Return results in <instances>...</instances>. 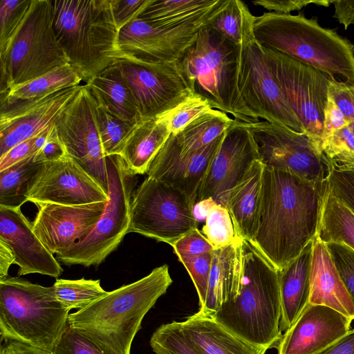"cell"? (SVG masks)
<instances>
[{"mask_svg":"<svg viewBox=\"0 0 354 354\" xmlns=\"http://www.w3.org/2000/svg\"><path fill=\"white\" fill-rule=\"evenodd\" d=\"M327 180L309 181L264 166L254 235L250 241L279 270L317 236Z\"/></svg>","mask_w":354,"mask_h":354,"instance_id":"1","label":"cell"},{"mask_svg":"<svg viewBox=\"0 0 354 354\" xmlns=\"http://www.w3.org/2000/svg\"><path fill=\"white\" fill-rule=\"evenodd\" d=\"M241 257L238 296L209 315L250 344L274 348L283 334L279 270L245 239L241 240Z\"/></svg>","mask_w":354,"mask_h":354,"instance_id":"2","label":"cell"},{"mask_svg":"<svg viewBox=\"0 0 354 354\" xmlns=\"http://www.w3.org/2000/svg\"><path fill=\"white\" fill-rule=\"evenodd\" d=\"M172 283L169 267L122 286L85 308L69 314L68 324L86 333L111 354H131V347L147 312Z\"/></svg>","mask_w":354,"mask_h":354,"instance_id":"3","label":"cell"},{"mask_svg":"<svg viewBox=\"0 0 354 354\" xmlns=\"http://www.w3.org/2000/svg\"><path fill=\"white\" fill-rule=\"evenodd\" d=\"M252 29L262 46L315 68L334 82L354 86V44L316 19L268 12L254 17Z\"/></svg>","mask_w":354,"mask_h":354,"instance_id":"4","label":"cell"},{"mask_svg":"<svg viewBox=\"0 0 354 354\" xmlns=\"http://www.w3.org/2000/svg\"><path fill=\"white\" fill-rule=\"evenodd\" d=\"M53 30L86 82L118 58L119 29L111 0H52Z\"/></svg>","mask_w":354,"mask_h":354,"instance_id":"5","label":"cell"},{"mask_svg":"<svg viewBox=\"0 0 354 354\" xmlns=\"http://www.w3.org/2000/svg\"><path fill=\"white\" fill-rule=\"evenodd\" d=\"M70 310L45 287L19 277L0 279V337L53 353Z\"/></svg>","mask_w":354,"mask_h":354,"instance_id":"6","label":"cell"},{"mask_svg":"<svg viewBox=\"0 0 354 354\" xmlns=\"http://www.w3.org/2000/svg\"><path fill=\"white\" fill-rule=\"evenodd\" d=\"M178 62L192 93L206 99L212 109L242 122H259L238 88L237 46L205 25Z\"/></svg>","mask_w":354,"mask_h":354,"instance_id":"7","label":"cell"},{"mask_svg":"<svg viewBox=\"0 0 354 354\" xmlns=\"http://www.w3.org/2000/svg\"><path fill=\"white\" fill-rule=\"evenodd\" d=\"M53 23L52 0H32L19 29L0 55L1 94L70 64Z\"/></svg>","mask_w":354,"mask_h":354,"instance_id":"8","label":"cell"},{"mask_svg":"<svg viewBox=\"0 0 354 354\" xmlns=\"http://www.w3.org/2000/svg\"><path fill=\"white\" fill-rule=\"evenodd\" d=\"M108 196L104 212L92 231L56 259L66 266H97L128 233L131 205L138 180L120 155L106 156Z\"/></svg>","mask_w":354,"mask_h":354,"instance_id":"9","label":"cell"},{"mask_svg":"<svg viewBox=\"0 0 354 354\" xmlns=\"http://www.w3.org/2000/svg\"><path fill=\"white\" fill-rule=\"evenodd\" d=\"M253 25L237 46L236 80L239 93L259 119L304 133L270 68L263 46L255 39Z\"/></svg>","mask_w":354,"mask_h":354,"instance_id":"10","label":"cell"},{"mask_svg":"<svg viewBox=\"0 0 354 354\" xmlns=\"http://www.w3.org/2000/svg\"><path fill=\"white\" fill-rule=\"evenodd\" d=\"M193 208L182 192L147 177L134 191L128 233H138L171 245L197 228Z\"/></svg>","mask_w":354,"mask_h":354,"instance_id":"11","label":"cell"},{"mask_svg":"<svg viewBox=\"0 0 354 354\" xmlns=\"http://www.w3.org/2000/svg\"><path fill=\"white\" fill-rule=\"evenodd\" d=\"M270 68L306 133L321 150L331 80L324 73L263 46Z\"/></svg>","mask_w":354,"mask_h":354,"instance_id":"12","label":"cell"},{"mask_svg":"<svg viewBox=\"0 0 354 354\" xmlns=\"http://www.w3.org/2000/svg\"><path fill=\"white\" fill-rule=\"evenodd\" d=\"M244 124L265 167L289 171L309 181L327 180L330 164L306 133L266 121Z\"/></svg>","mask_w":354,"mask_h":354,"instance_id":"13","label":"cell"},{"mask_svg":"<svg viewBox=\"0 0 354 354\" xmlns=\"http://www.w3.org/2000/svg\"><path fill=\"white\" fill-rule=\"evenodd\" d=\"M115 62L130 87L141 119L159 118L194 94L178 61L118 59Z\"/></svg>","mask_w":354,"mask_h":354,"instance_id":"14","label":"cell"},{"mask_svg":"<svg viewBox=\"0 0 354 354\" xmlns=\"http://www.w3.org/2000/svg\"><path fill=\"white\" fill-rule=\"evenodd\" d=\"M58 136L68 154L108 194V171L98 131L96 102L86 84L56 120Z\"/></svg>","mask_w":354,"mask_h":354,"instance_id":"15","label":"cell"},{"mask_svg":"<svg viewBox=\"0 0 354 354\" xmlns=\"http://www.w3.org/2000/svg\"><path fill=\"white\" fill-rule=\"evenodd\" d=\"M214 11L194 21L173 26L134 19L119 31L117 59L152 63L178 62L196 41L199 30L207 24Z\"/></svg>","mask_w":354,"mask_h":354,"instance_id":"16","label":"cell"},{"mask_svg":"<svg viewBox=\"0 0 354 354\" xmlns=\"http://www.w3.org/2000/svg\"><path fill=\"white\" fill-rule=\"evenodd\" d=\"M26 198L35 205H80L109 201L108 194L68 153L40 165Z\"/></svg>","mask_w":354,"mask_h":354,"instance_id":"17","label":"cell"},{"mask_svg":"<svg viewBox=\"0 0 354 354\" xmlns=\"http://www.w3.org/2000/svg\"><path fill=\"white\" fill-rule=\"evenodd\" d=\"M258 160L257 147L250 131L244 122L234 119L224 133L199 190L196 204L212 198L217 204L224 205L229 192Z\"/></svg>","mask_w":354,"mask_h":354,"instance_id":"18","label":"cell"},{"mask_svg":"<svg viewBox=\"0 0 354 354\" xmlns=\"http://www.w3.org/2000/svg\"><path fill=\"white\" fill-rule=\"evenodd\" d=\"M223 135L201 149L183 152L175 136L171 133L151 161L147 177L180 191L194 207Z\"/></svg>","mask_w":354,"mask_h":354,"instance_id":"19","label":"cell"},{"mask_svg":"<svg viewBox=\"0 0 354 354\" xmlns=\"http://www.w3.org/2000/svg\"><path fill=\"white\" fill-rule=\"evenodd\" d=\"M106 202L80 205L36 204L32 229L53 254L62 253L84 239L101 217Z\"/></svg>","mask_w":354,"mask_h":354,"instance_id":"20","label":"cell"},{"mask_svg":"<svg viewBox=\"0 0 354 354\" xmlns=\"http://www.w3.org/2000/svg\"><path fill=\"white\" fill-rule=\"evenodd\" d=\"M352 322L333 308L308 304L274 348L277 354H319L348 335Z\"/></svg>","mask_w":354,"mask_h":354,"instance_id":"21","label":"cell"},{"mask_svg":"<svg viewBox=\"0 0 354 354\" xmlns=\"http://www.w3.org/2000/svg\"><path fill=\"white\" fill-rule=\"evenodd\" d=\"M80 86L66 88L37 101L1 111L0 157L55 124Z\"/></svg>","mask_w":354,"mask_h":354,"instance_id":"22","label":"cell"},{"mask_svg":"<svg viewBox=\"0 0 354 354\" xmlns=\"http://www.w3.org/2000/svg\"><path fill=\"white\" fill-rule=\"evenodd\" d=\"M0 240L12 249L19 267L18 276L38 273L59 277L63 270L58 260L35 235L32 223L21 207L0 205Z\"/></svg>","mask_w":354,"mask_h":354,"instance_id":"23","label":"cell"},{"mask_svg":"<svg viewBox=\"0 0 354 354\" xmlns=\"http://www.w3.org/2000/svg\"><path fill=\"white\" fill-rule=\"evenodd\" d=\"M308 304L329 307L354 320V303L346 290L326 245L313 240Z\"/></svg>","mask_w":354,"mask_h":354,"instance_id":"24","label":"cell"},{"mask_svg":"<svg viewBox=\"0 0 354 354\" xmlns=\"http://www.w3.org/2000/svg\"><path fill=\"white\" fill-rule=\"evenodd\" d=\"M178 324L201 354H265L268 350L239 337L200 309Z\"/></svg>","mask_w":354,"mask_h":354,"instance_id":"25","label":"cell"},{"mask_svg":"<svg viewBox=\"0 0 354 354\" xmlns=\"http://www.w3.org/2000/svg\"><path fill=\"white\" fill-rule=\"evenodd\" d=\"M241 240L213 251L206 301L199 308L204 313H214L238 296L242 279Z\"/></svg>","mask_w":354,"mask_h":354,"instance_id":"26","label":"cell"},{"mask_svg":"<svg viewBox=\"0 0 354 354\" xmlns=\"http://www.w3.org/2000/svg\"><path fill=\"white\" fill-rule=\"evenodd\" d=\"M313 241L285 268L279 270L281 300V332L297 320L309 302Z\"/></svg>","mask_w":354,"mask_h":354,"instance_id":"27","label":"cell"},{"mask_svg":"<svg viewBox=\"0 0 354 354\" xmlns=\"http://www.w3.org/2000/svg\"><path fill=\"white\" fill-rule=\"evenodd\" d=\"M264 165L255 161L243 179L227 194V209L237 236L251 241L257 227L261 197Z\"/></svg>","mask_w":354,"mask_h":354,"instance_id":"28","label":"cell"},{"mask_svg":"<svg viewBox=\"0 0 354 354\" xmlns=\"http://www.w3.org/2000/svg\"><path fill=\"white\" fill-rule=\"evenodd\" d=\"M86 86L100 107L132 124L142 120L130 87L115 62Z\"/></svg>","mask_w":354,"mask_h":354,"instance_id":"29","label":"cell"},{"mask_svg":"<svg viewBox=\"0 0 354 354\" xmlns=\"http://www.w3.org/2000/svg\"><path fill=\"white\" fill-rule=\"evenodd\" d=\"M171 133L164 118L142 119L134 126L119 155L136 175L147 174Z\"/></svg>","mask_w":354,"mask_h":354,"instance_id":"30","label":"cell"},{"mask_svg":"<svg viewBox=\"0 0 354 354\" xmlns=\"http://www.w3.org/2000/svg\"><path fill=\"white\" fill-rule=\"evenodd\" d=\"M82 77L70 64L15 86L1 94V111L44 98L59 90L79 86Z\"/></svg>","mask_w":354,"mask_h":354,"instance_id":"31","label":"cell"},{"mask_svg":"<svg viewBox=\"0 0 354 354\" xmlns=\"http://www.w3.org/2000/svg\"><path fill=\"white\" fill-rule=\"evenodd\" d=\"M223 1L151 0L137 18L158 26H178L209 15Z\"/></svg>","mask_w":354,"mask_h":354,"instance_id":"32","label":"cell"},{"mask_svg":"<svg viewBox=\"0 0 354 354\" xmlns=\"http://www.w3.org/2000/svg\"><path fill=\"white\" fill-rule=\"evenodd\" d=\"M324 243L344 244L354 250V213L327 189L317 232Z\"/></svg>","mask_w":354,"mask_h":354,"instance_id":"33","label":"cell"},{"mask_svg":"<svg viewBox=\"0 0 354 354\" xmlns=\"http://www.w3.org/2000/svg\"><path fill=\"white\" fill-rule=\"evenodd\" d=\"M234 121L227 113L212 109L174 135L183 152L196 151L222 136Z\"/></svg>","mask_w":354,"mask_h":354,"instance_id":"34","label":"cell"},{"mask_svg":"<svg viewBox=\"0 0 354 354\" xmlns=\"http://www.w3.org/2000/svg\"><path fill=\"white\" fill-rule=\"evenodd\" d=\"M254 18L244 2L224 0L212 14L206 26L239 46L245 30L252 26Z\"/></svg>","mask_w":354,"mask_h":354,"instance_id":"35","label":"cell"},{"mask_svg":"<svg viewBox=\"0 0 354 354\" xmlns=\"http://www.w3.org/2000/svg\"><path fill=\"white\" fill-rule=\"evenodd\" d=\"M33 157L0 171V205L21 207L28 201L26 193L29 183L41 165L34 162Z\"/></svg>","mask_w":354,"mask_h":354,"instance_id":"36","label":"cell"},{"mask_svg":"<svg viewBox=\"0 0 354 354\" xmlns=\"http://www.w3.org/2000/svg\"><path fill=\"white\" fill-rule=\"evenodd\" d=\"M52 286L57 299L68 310L85 308L108 293L99 279H57Z\"/></svg>","mask_w":354,"mask_h":354,"instance_id":"37","label":"cell"},{"mask_svg":"<svg viewBox=\"0 0 354 354\" xmlns=\"http://www.w3.org/2000/svg\"><path fill=\"white\" fill-rule=\"evenodd\" d=\"M96 118L105 156L119 155L136 124H132L108 112L97 104Z\"/></svg>","mask_w":354,"mask_h":354,"instance_id":"38","label":"cell"},{"mask_svg":"<svg viewBox=\"0 0 354 354\" xmlns=\"http://www.w3.org/2000/svg\"><path fill=\"white\" fill-rule=\"evenodd\" d=\"M201 232L214 250L225 247L240 239L236 234L227 209L221 204H216L212 208L205 220Z\"/></svg>","mask_w":354,"mask_h":354,"instance_id":"39","label":"cell"},{"mask_svg":"<svg viewBox=\"0 0 354 354\" xmlns=\"http://www.w3.org/2000/svg\"><path fill=\"white\" fill-rule=\"evenodd\" d=\"M321 150L330 167L354 168V133L349 126L335 131L324 139Z\"/></svg>","mask_w":354,"mask_h":354,"instance_id":"40","label":"cell"},{"mask_svg":"<svg viewBox=\"0 0 354 354\" xmlns=\"http://www.w3.org/2000/svg\"><path fill=\"white\" fill-rule=\"evenodd\" d=\"M149 343L151 348H158L169 354H201L176 321L159 326Z\"/></svg>","mask_w":354,"mask_h":354,"instance_id":"41","label":"cell"},{"mask_svg":"<svg viewBox=\"0 0 354 354\" xmlns=\"http://www.w3.org/2000/svg\"><path fill=\"white\" fill-rule=\"evenodd\" d=\"M32 0H1L0 3V55L22 24Z\"/></svg>","mask_w":354,"mask_h":354,"instance_id":"42","label":"cell"},{"mask_svg":"<svg viewBox=\"0 0 354 354\" xmlns=\"http://www.w3.org/2000/svg\"><path fill=\"white\" fill-rule=\"evenodd\" d=\"M212 109L206 99L192 94L184 102L160 117H162L167 120L171 133L176 135Z\"/></svg>","mask_w":354,"mask_h":354,"instance_id":"43","label":"cell"},{"mask_svg":"<svg viewBox=\"0 0 354 354\" xmlns=\"http://www.w3.org/2000/svg\"><path fill=\"white\" fill-rule=\"evenodd\" d=\"M52 354H111L86 333L67 325Z\"/></svg>","mask_w":354,"mask_h":354,"instance_id":"44","label":"cell"},{"mask_svg":"<svg viewBox=\"0 0 354 354\" xmlns=\"http://www.w3.org/2000/svg\"><path fill=\"white\" fill-rule=\"evenodd\" d=\"M325 244L336 270L354 303V250L342 243Z\"/></svg>","mask_w":354,"mask_h":354,"instance_id":"45","label":"cell"},{"mask_svg":"<svg viewBox=\"0 0 354 354\" xmlns=\"http://www.w3.org/2000/svg\"><path fill=\"white\" fill-rule=\"evenodd\" d=\"M171 246L182 263L214 250L198 227L180 237Z\"/></svg>","mask_w":354,"mask_h":354,"instance_id":"46","label":"cell"},{"mask_svg":"<svg viewBox=\"0 0 354 354\" xmlns=\"http://www.w3.org/2000/svg\"><path fill=\"white\" fill-rule=\"evenodd\" d=\"M327 183L330 193L354 213V168L330 167Z\"/></svg>","mask_w":354,"mask_h":354,"instance_id":"47","label":"cell"},{"mask_svg":"<svg viewBox=\"0 0 354 354\" xmlns=\"http://www.w3.org/2000/svg\"><path fill=\"white\" fill-rule=\"evenodd\" d=\"M212 253L213 252L203 254L183 263L196 290L198 297L199 308H203L206 301L212 261Z\"/></svg>","mask_w":354,"mask_h":354,"instance_id":"48","label":"cell"},{"mask_svg":"<svg viewBox=\"0 0 354 354\" xmlns=\"http://www.w3.org/2000/svg\"><path fill=\"white\" fill-rule=\"evenodd\" d=\"M115 24L120 30L137 19L151 0H111Z\"/></svg>","mask_w":354,"mask_h":354,"instance_id":"49","label":"cell"},{"mask_svg":"<svg viewBox=\"0 0 354 354\" xmlns=\"http://www.w3.org/2000/svg\"><path fill=\"white\" fill-rule=\"evenodd\" d=\"M328 93L346 119L354 122V86L331 81Z\"/></svg>","mask_w":354,"mask_h":354,"instance_id":"50","label":"cell"},{"mask_svg":"<svg viewBox=\"0 0 354 354\" xmlns=\"http://www.w3.org/2000/svg\"><path fill=\"white\" fill-rule=\"evenodd\" d=\"M66 153H68L58 136L54 124L48 140L41 149L34 156L33 160L41 164L59 160Z\"/></svg>","mask_w":354,"mask_h":354,"instance_id":"51","label":"cell"},{"mask_svg":"<svg viewBox=\"0 0 354 354\" xmlns=\"http://www.w3.org/2000/svg\"><path fill=\"white\" fill-rule=\"evenodd\" d=\"M252 3L265 9L277 13L290 14L291 11L299 10L310 3L317 6H328L330 1H313V0H256Z\"/></svg>","mask_w":354,"mask_h":354,"instance_id":"52","label":"cell"},{"mask_svg":"<svg viewBox=\"0 0 354 354\" xmlns=\"http://www.w3.org/2000/svg\"><path fill=\"white\" fill-rule=\"evenodd\" d=\"M350 122L338 108L328 93V100L324 110V130L322 141L335 131L349 126ZM322 145V144H321Z\"/></svg>","mask_w":354,"mask_h":354,"instance_id":"53","label":"cell"},{"mask_svg":"<svg viewBox=\"0 0 354 354\" xmlns=\"http://www.w3.org/2000/svg\"><path fill=\"white\" fill-rule=\"evenodd\" d=\"M37 136L14 146L3 156L0 157V171L12 167L27 158L34 156L32 155V148Z\"/></svg>","mask_w":354,"mask_h":354,"instance_id":"54","label":"cell"},{"mask_svg":"<svg viewBox=\"0 0 354 354\" xmlns=\"http://www.w3.org/2000/svg\"><path fill=\"white\" fill-rule=\"evenodd\" d=\"M0 354H52L30 344L8 338L1 339Z\"/></svg>","mask_w":354,"mask_h":354,"instance_id":"55","label":"cell"},{"mask_svg":"<svg viewBox=\"0 0 354 354\" xmlns=\"http://www.w3.org/2000/svg\"><path fill=\"white\" fill-rule=\"evenodd\" d=\"M335 7L333 17L343 24L345 29L354 24V1H330Z\"/></svg>","mask_w":354,"mask_h":354,"instance_id":"56","label":"cell"},{"mask_svg":"<svg viewBox=\"0 0 354 354\" xmlns=\"http://www.w3.org/2000/svg\"><path fill=\"white\" fill-rule=\"evenodd\" d=\"M319 354H354V329Z\"/></svg>","mask_w":354,"mask_h":354,"instance_id":"57","label":"cell"},{"mask_svg":"<svg viewBox=\"0 0 354 354\" xmlns=\"http://www.w3.org/2000/svg\"><path fill=\"white\" fill-rule=\"evenodd\" d=\"M15 257L12 249L0 240V279L8 277L10 266L15 263Z\"/></svg>","mask_w":354,"mask_h":354,"instance_id":"58","label":"cell"},{"mask_svg":"<svg viewBox=\"0 0 354 354\" xmlns=\"http://www.w3.org/2000/svg\"><path fill=\"white\" fill-rule=\"evenodd\" d=\"M216 204L212 198L203 200L197 203L193 208L194 216L196 221L205 220L212 208Z\"/></svg>","mask_w":354,"mask_h":354,"instance_id":"59","label":"cell"},{"mask_svg":"<svg viewBox=\"0 0 354 354\" xmlns=\"http://www.w3.org/2000/svg\"><path fill=\"white\" fill-rule=\"evenodd\" d=\"M152 350L156 354H169L158 348H153Z\"/></svg>","mask_w":354,"mask_h":354,"instance_id":"60","label":"cell"},{"mask_svg":"<svg viewBox=\"0 0 354 354\" xmlns=\"http://www.w3.org/2000/svg\"><path fill=\"white\" fill-rule=\"evenodd\" d=\"M349 127H350V128L351 129V130H352L353 133H354V122H352V123H351V124H349Z\"/></svg>","mask_w":354,"mask_h":354,"instance_id":"61","label":"cell"}]
</instances>
